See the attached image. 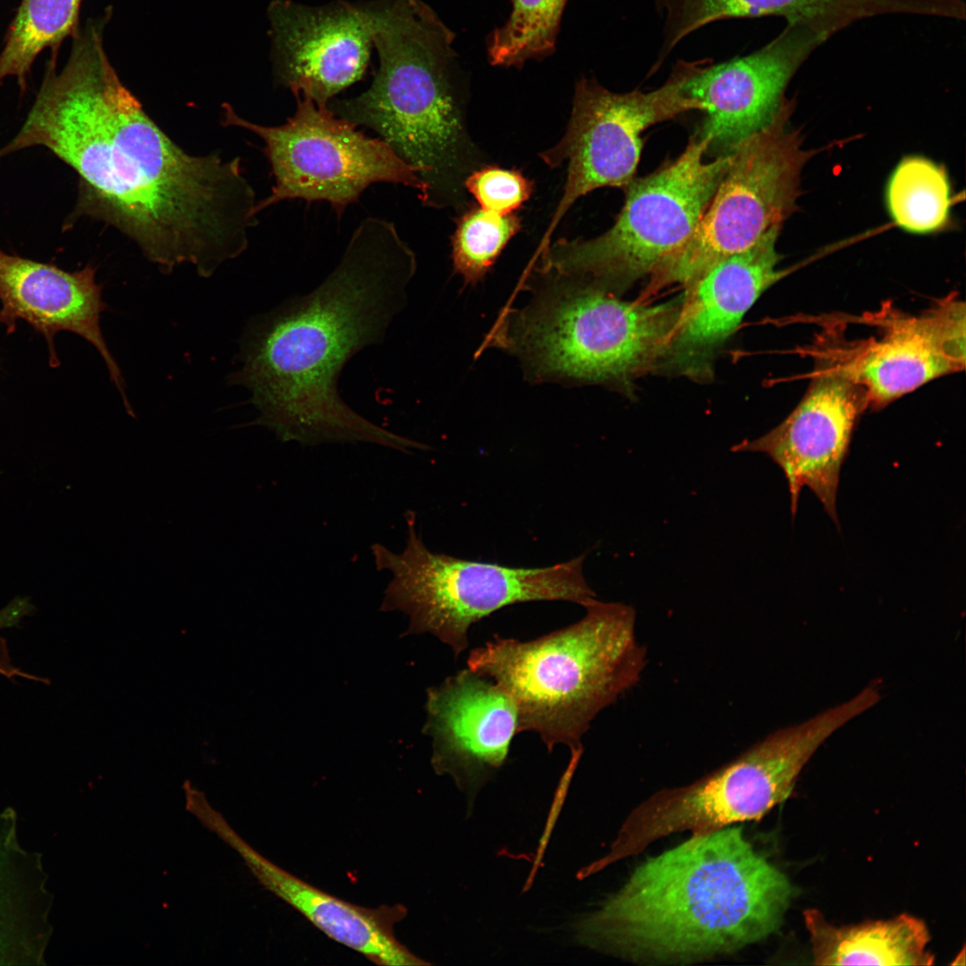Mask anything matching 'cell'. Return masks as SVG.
Listing matches in <instances>:
<instances>
[{
  "mask_svg": "<svg viewBox=\"0 0 966 966\" xmlns=\"http://www.w3.org/2000/svg\"><path fill=\"white\" fill-rule=\"evenodd\" d=\"M109 19L88 22L64 67L47 61L27 118L0 158L42 146L78 174L65 222L114 227L163 272L190 264L209 276L248 247L258 203L241 159L179 147L123 84L103 45Z\"/></svg>",
  "mask_w": 966,
  "mask_h": 966,
  "instance_id": "6da1fadb",
  "label": "cell"
},
{
  "mask_svg": "<svg viewBox=\"0 0 966 966\" xmlns=\"http://www.w3.org/2000/svg\"><path fill=\"white\" fill-rule=\"evenodd\" d=\"M417 267L395 225L369 216L337 266L311 292L248 324L232 385L250 394L256 423L283 443H369L409 453L420 444L374 422L340 395V376L363 349L381 343L406 307Z\"/></svg>",
  "mask_w": 966,
  "mask_h": 966,
  "instance_id": "7a4b0ae2",
  "label": "cell"
},
{
  "mask_svg": "<svg viewBox=\"0 0 966 966\" xmlns=\"http://www.w3.org/2000/svg\"><path fill=\"white\" fill-rule=\"evenodd\" d=\"M795 895L741 828L695 833L640 864L577 925L579 941L635 962H690L775 933Z\"/></svg>",
  "mask_w": 966,
  "mask_h": 966,
  "instance_id": "3957f363",
  "label": "cell"
},
{
  "mask_svg": "<svg viewBox=\"0 0 966 966\" xmlns=\"http://www.w3.org/2000/svg\"><path fill=\"white\" fill-rule=\"evenodd\" d=\"M379 60L370 87L326 107L376 131L426 185L423 205L457 194L468 140L462 118V71L454 32L421 0L364 3Z\"/></svg>",
  "mask_w": 966,
  "mask_h": 966,
  "instance_id": "277c9868",
  "label": "cell"
},
{
  "mask_svg": "<svg viewBox=\"0 0 966 966\" xmlns=\"http://www.w3.org/2000/svg\"><path fill=\"white\" fill-rule=\"evenodd\" d=\"M578 622L529 641L496 636L470 651L468 668L502 688L518 711L517 732L547 750L582 748L594 718L635 686L646 666L635 609L594 599Z\"/></svg>",
  "mask_w": 966,
  "mask_h": 966,
  "instance_id": "5b68a950",
  "label": "cell"
},
{
  "mask_svg": "<svg viewBox=\"0 0 966 966\" xmlns=\"http://www.w3.org/2000/svg\"><path fill=\"white\" fill-rule=\"evenodd\" d=\"M510 315L502 336L537 379L606 382L625 379L665 358L680 301L657 305L566 279Z\"/></svg>",
  "mask_w": 966,
  "mask_h": 966,
  "instance_id": "8992f818",
  "label": "cell"
},
{
  "mask_svg": "<svg viewBox=\"0 0 966 966\" xmlns=\"http://www.w3.org/2000/svg\"><path fill=\"white\" fill-rule=\"evenodd\" d=\"M708 140L692 135L684 151L625 188L614 224L593 239L548 245L539 270L617 295L650 275L691 235L731 162V153L706 162Z\"/></svg>",
  "mask_w": 966,
  "mask_h": 966,
  "instance_id": "52a82bcc",
  "label": "cell"
},
{
  "mask_svg": "<svg viewBox=\"0 0 966 966\" xmlns=\"http://www.w3.org/2000/svg\"><path fill=\"white\" fill-rule=\"evenodd\" d=\"M402 552L372 546L377 570L391 580L382 608L410 617L411 630L429 632L447 644L455 657L468 645L470 627L504 606L530 601H568L585 606L596 594L583 575L586 554L540 568L508 567L463 560L429 550L407 515Z\"/></svg>",
  "mask_w": 966,
  "mask_h": 966,
  "instance_id": "ba28073f",
  "label": "cell"
},
{
  "mask_svg": "<svg viewBox=\"0 0 966 966\" xmlns=\"http://www.w3.org/2000/svg\"><path fill=\"white\" fill-rule=\"evenodd\" d=\"M863 710L862 701L853 697L771 733L698 782L657 795L630 817L608 860L677 831L699 833L758 820L790 796L799 774L820 745Z\"/></svg>",
  "mask_w": 966,
  "mask_h": 966,
  "instance_id": "9c48e42d",
  "label": "cell"
},
{
  "mask_svg": "<svg viewBox=\"0 0 966 966\" xmlns=\"http://www.w3.org/2000/svg\"><path fill=\"white\" fill-rule=\"evenodd\" d=\"M794 100L742 140L690 238L650 275L648 292L686 285L716 262L751 247L797 208L801 171L815 154L790 125Z\"/></svg>",
  "mask_w": 966,
  "mask_h": 966,
  "instance_id": "30bf717a",
  "label": "cell"
},
{
  "mask_svg": "<svg viewBox=\"0 0 966 966\" xmlns=\"http://www.w3.org/2000/svg\"><path fill=\"white\" fill-rule=\"evenodd\" d=\"M297 107L287 122L267 126L250 122L224 104L223 124L248 130L264 142L275 184L258 201L255 214L283 200L326 201L338 216L372 183L402 184L426 192L418 170L402 161L381 139L367 136L326 106L295 96Z\"/></svg>",
  "mask_w": 966,
  "mask_h": 966,
  "instance_id": "8fae6325",
  "label": "cell"
},
{
  "mask_svg": "<svg viewBox=\"0 0 966 966\" xmlns=\"http://www.w3.org/2000/svg\"><path fill=\"white\" fill-rule=\"evenodd\" d=\"M701 63L679 60L666 81L649 92H613L593 78L576 82L565 133L540 155L551 167L565 163L566 178L539 250L549 244L554 230L579 198L597 188H626L634 179L646 129L690 110H703L682 93Z\"/></svg>",
  "mask_w": 966,
  "mask_h": 966,
  "instance_id": "7c38bea8",
  "label": "cell"
},
{
  "mask_svg": "<svg viewBox=\"0 0 966 966\" xmlns=\"http://www.w3.org/2000/svg\"><path fill=\"white\" fill-rule=\"evenodd\" d=\"M825 41L812 30L786 24L761 48L713 64L705 59L682 87L707 113L699 134L708 139L706 155H728L767 126L786 103L797 71Z\"/></svg>",
  "mask_w": 966,
  "mask_h": 966,
  "instance_id": "4fadbf2b",
  "label": "cell"
},
{
  "mask_svg": "<svg viewBox=\"0 0 966 966\" xmlns=\"http://www.w3.org/2000/svg\"><path fill=\"white\" fill-rule=\"evenodd\" d=\"M859 386L847 365L823 369L784 421L765 436L733 447L734 452L764 453L783 470L792 516L807 487L839 526L836 496L841 468L863 404Z\"/></svg>",
  "mask_w": 966,
  "mask_h": 966,
  "instance_id": "5bb4252c",
  "label": "cell"
},
{
  "mask_svg": "<svg viewBox=\"0 0 966 966\" xmlns=\"http://www.w3.org/2000/svg\"><path fill=\"white\" fill-rule=\"evenodd\" d=\"M267 16L275 80L294 96L326 106L362 77L372 45L363 3L309 6L274 0Z\"/></svg>",
  "mask_w": 966,
  "mask_h": 966,
  "instance_id": "9a60e30c",
  "label": "cell"
},
{
  "mask_svg": "<svg viewBox=\"0 0 966 966\" xmlns=\"http://www.w3.org/2000/svg\"><path fill=\"white\" fill-rule=\"evenodd\" d=\"M424 731L432 765L464 790L478 789L505 761L518 733V711L496 682L470 669L430 688Z\"/></svg>",
  "mask_w": 966,
  "mask_h": 966,
  "instance_id": "2e32d148",
  "label": "cell"
},
{
  "mask_svg": "<svg viewBox=\"0 0 966 966\" xmlns=\"http://www.w3.org/2000/svg\"><path fill=\"white\" fill-rule=\"evenodd\" d=\"M96 273L91 265L69 272L0 249V323L11 332L22 320L43 335L51 367L59 365L54 341L57 333L68 331L88 341L101 355L131 411L121 370L102 334L101 314L107 305Z\"/></svg>",
  "mask_w": 966,
  "mask_h": 966,
  "instance_id": "e0dca14e",
  "label": "cell"
},
{
  "mask_svg": "<svg viewBox=\"0 0 966 966\" xmlns=\"http://www.w3.org/2000/svg\"><path fill=\"white\" fill-rule=\"evenodd\" d=\"M781 228H771L749 249L716 262L684 285L665 356L679 369L701 371L758 297L784 275L785 271L777 267Z\"/></svg>",
  "mask_w": 966,
  "mask_h": 966,
  "instance_id": "ac0fdd59",
  "label": "cell"
},
{
  "mask_svg": "<svg viewBox=\"0 0 966 966\" xmlns=\"http://www.w3.org/2000/svg\"><path fill=\"white\" fill-rule=\"evenodd\" d=\"M221 838L242 857L258 881L334 941L384 966L428 965L398 941L394 925L406 915L400 904L367 908L326 893L269 861L230 827Z\"/></svg>",
  "mask_w": 966,
  "mask_h": 966,
  "instance_id": "d6986e66",
  "label": "cell"
},
{
  "mask_svg": "<svg viewBox=\"0 0 966 966\" xmlns=\"http://www.w3.org/2000/svg\"><path fill=\"white\" fill-rule=\"evenodd\" d=\"M962 309L956 303L898 324L847 365L852 378L881 403L960 369L965 357Z\"/></svg>",
  "mask_w": 966,
  "mask_h": 966,
  "instance_id": "ffe728a7",
  "label": "cell"
},
{
  "mask_svg": "<svg viewBox=\"0 0 966 966\" xmlns=\"http://www.w3.org/2000/svg\"><path fill=\"white\" fill-rule=\"evenodd\" d=\"M817 965H930V935L924 921L908 914L886 920L836 927L816 909L803 913Z\"/></svg>",
  "mask_w": 966,
  "mask_h": 966,
  "instance_id": "44dd1931",
  "label": "cell"
},
{
  "mask_svg": "<svg viewBox=\"0 0 966 966\" xmlns=\"http://www.w3.org/2000/svg\"><path fill=\"white\" fill-rule=\"evenodd\" d=\"M81 0H21L0 53V85L15 77L21 94L38 55L46 48L58 55L62 42L79 33Z\"/></svg>",
  "mask_w": 966,
  "mask_h": 966,
  "instance_id": "7402d4cb",
  "label": "cell"
},
{
  "mask_svg": "<svg viewBox=\"0 0 966 966\" xmlns=\"http://www.w3.org/2000/svg\"><path fill=\"white\" fill-rule=\"evenodd\" d=\"M951 184L943 165L919 156L903 157L891 174L886 201L902 230L928 234L944 229L952 208Z\"/></svg>",
  "mask_w": 966,
  "mask_h": 966,
  "instance_id": "603a6c76",
  "label": "cell"
},
{
  "mask_svg": "<svg viewBox=\"0 0 966 966\" xmlns=\"http://www.w3.org/2000/svg\"><path fill=\"white\" fill-rule=\"evenodd\" d=\"M507 21L487 38L491 65L521 68L528 61H541L556 49L562 16L567 0H511Z\"/></svg>",
  "mask_w": 966,
  "mask_h": 966,
  "instance_id": "cb8c5ba5",
  "label": "cell"
},
{
  "mask_svg": "<svg viewBox=\"0 0 966 966\" xmlns=\"http://www.w3.org/2000/svg\"><path fill=\"white\" fill-rule=\"evenodd\" d=\"M520 228L514 214L503 216L479 207L459 218L452 236V261L465 284L475 285L485 278Z\"/></svg>",
  "mask_w": 966,
  "mask_h": 966,
  "instance_id": "d4e9b609",
  "label": "cell"
},
{
  "mask_svg": "<svg viewBox=\"0 0 966 966\" xmlns=\"http://www.w3.org/2000/svg\"><path fill=\"white\" fill-rule=\"evenodd\" d=\"M463 183L480 208L503 216L513 214L533 191L531 182L521 172L497 166L474 170Z\"/></svg>",
  "mask_w": 966,
  "mask_h": 966,
  "instance_id": "484cf974",
  "label": "cell"
}]
</instances>
